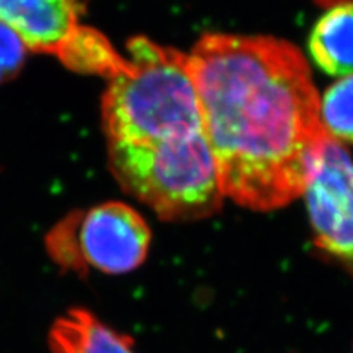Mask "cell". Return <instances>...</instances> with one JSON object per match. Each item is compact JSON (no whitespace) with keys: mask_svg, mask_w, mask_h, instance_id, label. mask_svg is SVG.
Here are the masks:
<instances>
[{"mask_svg":"<svg viewBox=\"0 0 353 353\" xmlns=\"http://www.w3.org/2000/svg\"><path fill=\"white\" fill-rule=\"evenodd\" d=\"M319 118L328 137L353 143V75L337 81L325 92Z\"/></svg>","mask_w":353,"mask_h":353,"instance_id":"10","label":"cell"},{"mask_svg":"<svg viewBox=\"0 0 353 353\" xmlns=\"http://www.w3.org/2000/svg\"><path fill=\"white\" fill-rule=\"evenodd\" d=\"M102 117L108 143L152 145L205 132L189 54L131 39L125 70L109 80Z\"/></svg>","mask_w":353,"mask_h":353,"instance_id":"2","label":"cell"},{"mask_svg":"<svg viewBox=\"0 0 353 353\" xmlns=\"http://www.w3.org/2000/svg\"><path fill=\"white\" fill-rule=\"evenodd\" d=\"M314 2L321 6H337L343 3H353V0H314Z\"/></svg>","mask_w":353,"mask_h":353,"instance_id":"12","label":"cell"},{"mask_svg":"<svg viewBox=\"0 0 353 353\" xmlns=\"http://www.w3.org/2000/svg\"><path fill=\"white\" fill-rule=\"evenodd\" d=\"M108 162L121 187L161 219H203L223 205L225 194L205 132L152 145L108 143Z\"/></svg>","mask_w":353,"mask_h":353,"instance_id":"3","label":"cell"},{"mask_svg":"<svg viewBox=\"0 0 353 353\" xmlns=\"http://www.w3.org/2000/svg\"><path fill=\"white\" fill-rule=\"evenodd\" d=\"M58 58L72 71L102 75L108 80L127 66V58L118 54L103 34L85 26L75 32Z\"/></svg>","mask_w":353,"mask_h":353,"instance_id":"9","label":"cell"},{"mask_svg":"<svg viewBox=\"0 0 353 353\" xmlns=\"http://www.w3.org/2000/svg\"><path fill=\"white\" fill-rule=\"evenodd\" d=\"M84 0H0V24L14 30L28 50L59 57L80 30Z\"/></svg>","mask_w":353,"mask_h":353,"instance_id":"6","label":"cell"},{"mask_svg":"<svg viewBox=\"0 0 353 353\" xmlns=\"http://www.w3.org/2000/svg\"><path fill=\"white\" fill-rule=\"evenodd\" d=\"M28 48L14 30L0 24V83H5L21 70Z\"/></svg>","mask_w":353,"mask_h":353,"instance_id":"11","label":"cell"},{"mask_svg":"<svg viewBox=\"0 0 353 353\" xmlns=\"http://www.w3.org/2000/svg\"><path fill=\"white\" fill-rule=\"evenodd\" d=\"M303 192L315 245L353 274V159L334 139L324 141Z\"/></svg>","mask_w":353,"mask_h":353,"instance_id":"5","label":"cell"},{"mask_svg":"<svg viewBox=\"0 0 353 353\" xmlns=\"http://www.w3.org/2000/svg\"><path fill=\"white\" fill-rule=\"evenodd\" d=\"M309 52L321 71L353 74V3L333 6L318 19L309 37Z\"/></svg>","mask_w":353,"mask_h":353,"instance_id":"8","label":"cell"},{"mask_svg":"<svg viewBox=\"0 0 353 353\" xmlns=\"http://www.w3.org/2000/svg\"><path fill=\"white\" fill-rule=\"evenodd\" d=\"M150 228L134 208L105 202L72 211L46 236L50 259L61 271L84 277L90 271L125 274L148 258Z\"/></svg>","mask_w":353,"mask_h":353,"instance_id":"4","label":"cell"},{"mask_svg":"<svg viewBox=\"0 0 353 353\" xmlns=\"http://www.w3.org/2000/svg\"><path fill=\"white\" fill-rule=\"evenodd\" d=\"M189 63L224 194L253 211L290 203L328 137L303 54L272 37L208 34Z\"/></svg>","mask_w":353,"mask_h":353,"instance_id":"1","label":"cell"},{"mask_svg":"<svg viewBox=\"0 0 353 353\" xmlns=\"http://www.w3.org/2000/svg\"><path fill=\"white\" fill-rule=\"evenodd\" d=\"M48 341L52 353H136L131 337L81 307L59 316L50 327Z\"/></svg>","mask_w":353,"mask_h":353,"instance_id":"7","label":"cell"}]
</instances>
